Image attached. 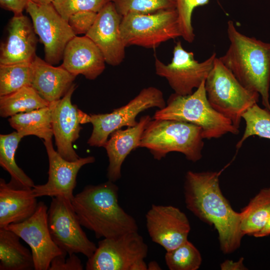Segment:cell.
<instances>
[{
    "mask_svg": "<svg viewBox=\"0 0 270 270\" xmlns=\"http://www.w3.org/2000/svg\"><path fill=\"white\" fill-rule=\"evenodd\" d=\"M201 128L188 122L169 120H152L144 130L138 148L149 150L160 160L170 152L184 154L192 162L200 160L204 143Z\"/></svg>",
    "mask_w": 270,
    "mask_h": 270,
    "instance_id": "5",
    "label": "cell"
},
{
    "mask_svg": "<svg viewBox=\"0 0 270 270\" xmlns=\"http://www.w3.org/2000/svg\"><path fill=\"white\" fill-rule=\"evenodd\" d=\"M224 170L188 171L184 196L186 208L200 220L214 226L222 252L229 254L240 248L244 235L240 212L234 210L220 188L219 178Z\"/></svg>",
    "mask_w": 270,
    "mask_h": 270,
    "instance_id": "1",
    "label": "cell"
},
{
    "mask_svg": "<svg viewBox=\"0 0 270 270\" xmlns=\"http://www.w3.org/2000/svg\"><path fill=\"white\" fill-rule=\"evenodd\" d=\"M61 65L76 76L95 80L105 69L106 61L98 46L85 35L72 38L66 44Z\"/></svg>",
    "mask_w": 270,
    "mask_h": 270,
    "instance_id": "19",
    "label": "cell"
},
{
    "mask_svg": "<svg viewBox=\"0 0 270 270\" xmlns=\"http://www.w3.org/2000/svg\"><path fill=\"white\" fill-rule=\"evenodd\" d=\"M26 10L44 46L45 60L51 64H58L62 59L66 44L76 35L52 3L40 4L28 1Z\"/></svg>",
    "mask_w": 270,
    "mask_h": 270,
    "instance_id": "12",
    "label": "cell"
},
{
    "mask_svg": "<svg viewBox=\"0 0 270 270\" xmlns=\"http://www.w3.org/2000/svg\"><path fill=\"white\" fill-rule=\"evenodd\" d=\"M50 103L44 99L32 86H25L11 94L0 96V115L12 116L48 106Z\"/></svg>",
    "mask_w": 270,
    "mask_h": 270,
    "instance_id": "27",
    "label": "cell"
},
{
    "mask_svg": "<svg viewBox=\"0 0 270 270\" xmlns=\"http://www.w3.org/2000/svg\"><path fill=\"white\" fill-rule=\"evenodd\" d=\"M244 258H240L238 261L226 260L220 265L222 270H246L248 268L244 264Z\"/></svg>",
    "mask_w": 270,
    "mask_h": 270,
    "instance_id": "37",
    "label": "cell"
},
{
    "mask_svg": "<svg viewBox=\"0 0 270 270\" xmlns=\"http://www.w3.org/2000/svg\"><path fill=\"white\" fill-rule=\"evenodd\" d=\"M76 86L74 84L60 99L50 104L53 134L57 152L65 160L75 161L80 158L73 148L80 136L81 124L90 122V114L84 112L72 102Z\"/></svg>",
    "mask_w": 270,
    "mask_h": 270,
    "instance_id": "13",
    "label": "cell"
},
{
    "mask_svg": "<svg viewBox=\"0 0 270 270\" xmlns=\"http://www.w3.org/2000/svg\"><path fill=\"white\" fill-rule=\"evenodd\" d=\"M72 204L82 226L97 238L138 232L135 219L118 203V188L114 182L86 186L74 196Z\"/></svg>",
    "mask_w": 270,
    "mask_h": 270,
    "instance_id": "2",
    "label": "cell"
},
{
    "mask_svg": "<svg viewBox=\"0 0 270 270\" xmlns=\"http://www.w3.org/2000/svg\"><path fill=\"white\" fill-rule=\"evenodd\" d=\"M28 0H0V4L4 8L12 12L14 15L22 14Z\"/></svg>",
    "mask_w": 270,
    "mask_h": 270,
    "instance_id": "36",
    "label": "cell"
},
{
    "mask_svg": "<svg viewBox=\"0 0 270 270\" xmlns=\"http://www.w3.org/2000/svg\"><path fill=\"white\" fill-rule=\"evenodd\" d=\"M205 81L192 94H172L167 104L156 112L153 119L175 120L196 125L202 128L204 138H218L227 133L238 134V129L210 104Z\"/></svg>",
    "mask_w": 270,
    "mask_h": 270,
    "instance_id": "4",
    "label": "cell"
},
{
    "mask_svg": "<svg viewBox=\"0 0 270 270\" xmlns=\"http://www.w3.org/2000/svg\"><path fill=\"white\" fill-rule=\"evenodd\" d=\"M146 227L152 241L169 251L188 240L190 226L186 214L172 206L152 204L146 214Z\"/></svg>",
    "mask_w": 270,
    "mask_h": 270,
    "instance_id": "16",
    "label": "cell"
},
{
    "mask_svg": "<svg viewBox=\"0 0 270 270\" xmlns=\"http://www.w3.org/2000/svg\"><path fill=\"white\" fill-rule=\"evenodd\" d=\"M147 267L148 270H158L162 269L158 263L154 260L150 262L147 265Z\"/></svg>",
    "mask_w": 270,
    "mask_h": 270,
    "instance_id": "39",
    "label": "cell"
},
{
    "mask_svg": "<svg viewBox=\"0 0 270 270\" xmlns=\"http://www.w3.org/2000/svg\"><path fill=\"white\" fill-rule=\"evenodd\" d=\"M67 253L55 257L51 262L48 270H82L83 266L80 260L76 254H70L66 258Z\"/></svg>",
    "mask_w": 270,
    "mask_h": 270,
    "instance_id": "35",
    "label": "cell"
},
{
    "mask_svg": "<svg viewBox=\"0 0 270 270\" xmlns=\"http://www.w3.org/2000/svg\"><path fill=\"white\" fill-rule=\"evenodd\" d=\"M176 10L181 36L187 42H192L195 38L192 18L195 8L207 4L209 0H176Z\"/></svg>",
    "mask_w": 270,
    "mask_h": 270,
    "instance_id": "32",
    "label": "cell"
},
{
    "mask_svg": "<svg viewBox=\"0 0 270 270\" xmlns=\"http://www.w3.org/2000/svg\"><path fill=\"white\" fill-rule=\"evenodd\" d=\"M242 118L246 122V128L236 145L238 149L250 136H257L270 140V110L262 108L256 104L244 114Z\"/></svg>",
    "mask_w": 270,
    "mask_h": 270,
    "instance_id": "29",
    "label": "cell"
},
{
    "mask_svg": "<svg viewBox=\"0 0 270 270\" xmlns=\"http://www.w3.org/2000/svg\"><path fill=\"white\" fill-rule=\"evenodd\" d=\"M111 0H54L52 4L58 14L66 21L72 14L89 11L98 13Z\"/></svg>",
    "mask_w": 270,
    "mask_h": 270,
    "instance_id": "33",
    "label": "cell"
},
{
    "mask_svg": "<svg viewBox=\"0 0 270 270\" xmlns=\"http://www.w3.org/2000/svg\"><path fill=\"white\" fill-rule=\"evenodd\" d=\"M48 212L46 204L43 202H40L31 216L22 222L12 224L6 228L18 234L30 246L35 270H48L55 257L66 252L58 248L51 237L48 226Z\"/></svg>",
    "mask_w": 270,
    "mask_h": 270,
    "instance_id": "14",
    "label": "cell"
},
{
    "mask_svg": "<svg viewBox=\"0 0 270 270\" xmlns=\"http://www.w3.org/2000/svg\"><path fill=\"white\" fill-rule=\"evenodd\" d=\"M166 106L160 90L154 86L144 88L127 104L110 113L90 114L93 129L87 143L92 146L104 147L112 132L124 126H136L138 122L136 117L140 112L154 107L161 109Z\"/></svg>",
    "mask_w": 270,
    "mask_h": 270,
    "instance_id": "9",
    "label": "cell"
},
{
    "mask_svg": "<svg viewBox=\"0 0 270 270\" xmlns=\"http://www.w3.org/2000/svg\"><path fill=\"white\" fill-rule=\"evenodd\" d=\"M20 238L6 228H0V270H34L31 250L24 246Z\"/></svg>",
    "mask_w": 270,
    "mask_h": 270,
    "instance_id": "23",
    "label": "cell"
},
{
    "mask_svg": "<svg viewBox=\"0 0 270 270\" xmlns=\"http://www.w3.org/2000/svg\"><path fill=\"white\" fill-rule=\"evenodd\" d=\"M44 143L49 162L48 180L44 184L35 185L32 188V193L36 198L63 196L72 201L80 170L86 164L94 162L95 158L89 156L69 161L54 150L52 140H44Z\"/></svg>",
    "mask_w": 270,
    "mask_h": 270,
    "instance_id": "15",
    "label": "cell"
},
{
    "mask_svg": "<svg viewBox=\"0 0 270 270\" xmlns=\"http://www.w3.org/2000/svg\"><path fill=\"white\" fill-rule=\"evenodd\" d=\"M54 0H28L37 4H52Z\"/></svg>",
    "mask_w": 270,
    "mask_h": 270,
    "instance_id": "40",
    "label": "cell"
},
{
    "mask_svg": "<svg viewBox=\"0 0 270 270\" xmlns=\"http://www.w3.org/2000/svg\"><path fill=\"white\" fill-rule=\"evenodd\" d=\"M120 28L126 47L137 46L154 48L181 36L176 9L125 15L122 18Z\"/></svg>",
    "mask_w": 270,
    "mask_h": 270,
    "instance_id": "7",
    "label": "cell"
},
{
    "mask_svg": "<svg viewBox=\"0 0 270 270\" xmlns=\"http://www.w3.org/2000/svg\"><path fill=\"white\" fill-rule=\"evenodd\" d=\"M216 58L214 52L205 60L199 62L194 59V53L184 50L178 41L174 48L170 63L166 64L156 57V73L168 80L174 94L189 95L206 80Z\"/></svg>",
    "mask_w": 270,
    "mask_h": 270,
    "instance_id": "11",
    "label": "cell"
},
{
    "mask_svg": "<svg viewBox=\"0 0 270 270\" xmlns=\"http://www.w3.org/2000/svg\"><path fill=\"white\" fill-rule=\"evenodd\" d=\"M152 120L149 115L144 116L136 126L116 130L110 134L104 146L108 158L106 174L108 180L114 182L121 178L124 160L132 150L138 148L142 134Z\"/></svg>",
    "mask_w": 270,
    "mask_h": 270,
    "instance_id": "20",
    "label": "cell"
},
{
    "mask_svg": "<svg viewBox=\"0 0 270 270\" xmlns=\"http://www.w3.org/2000/svg\"><path fill=\"white\" fill-rule=\"evenodd\" d=\"M38 203L32 188L0 180V228L22 222L36 212Z\"/></svg>",
    "mask_w": 270,
    "mask_h": 270,
    "instance_id": "21",
    "label": "cell"
},
{
    "mask_svg": "<svg viewBox=\"0 0 270 270\" xmlns=\"http://www.w3.org/2000/svg\"><path fill=\"white\" fill-rule=\"evenodd\" d=\"M270 235V216L264 227L258 232L254 235L256 238H262Z\"/></svg>",
    "mask_w": 270,
    "mask_h": 270,
    "instance_id": "38",
    "label": "cell"
},
{
    "mask_svg": "<svg viewBox=\"0 0 270 270\" xmlns=\"http://www.w3.org/2000/svg\"><path fill=\"white\" fill-rule=\"evenodd\" d=\"M227 34L230 46L219 59L245 88L258 92L270 110V42L241 33L232 20L228 22Z\"/></svg>",
    "mask_w": 270,
    "mask_h": 270,
    "instance_id": "3",
    "label": "cell"
},
{
    "mask_svg": "<svg viewBox=\"0 0 270 270\" xmlns=\"http://www.w3.org/2000/svg\"><path fill=\"white\" fill-rule=\"evenodd\" d=\"M148 246L138 232L104 238L86 262V270H148Z\"/></svg>",
    "mask_w": 270,
    "mask_h": 270,
    "instance_id": "8",
    "label": "cell"
},
{
    "mask_svg": "<svg viewBox=\"0 0 270 270\" xmlns=\"http://www.w3.org/2000/svg\"><path fill=\"white\" fill-rule=\"evenodd\" d=\"M33 74L32 62L0 64V96L32 86Z\"/></svg>",
    "mask_w": 270,
    "mask_h": 270,
    "instance_id": "28",
    "label": "cell"
},
{
    "mask_svg": "<svg viewBox=\"0 0 270 270\" xmlns=\"http://www.w3.org/2000/svg\"><path fill=\"white\" fill-rule=\"evenodd\" d=\"M122 16L130 14H146L176 9V0H111Z\"/></svg>",
    "mask_w": 270,
    "mask_h": 270,
    "instance_id": "31",
    "label": "cell"
},
{
    "mask_svg": "<svg viewBox=\"0 0 270 270\" xmlns=\"http://www.w3.org/2000/svg\"><path fill=\"white\" fill-rule=\"evenodd\" d=\"M22 138L16 131L0 135V165L10 175L11 182L21 187L32 188L35 186L34 182L15 160V153Z\"/></svg>",
    "mask_w": 270,
    "mask_h": 270,
    "instance_id": "26",
    "label": "cell"
},
{
    "mask_svg": "<svg viewBox=\"0 0 270 270\" xmlns=\"http://www.w3.org/2000/svg\"><path fill=\"white\" fill-rule=\"evenodd\" d=\"M122 16L112 1L97 14L96 18L86 36L102 52L106 62L112 66L120 64L125 57V48L120 32Z\"/></svg>",
    "mask_w": 270,
    "mask_h": 270,
    "instance_id": "17",
    "label": "cell"
},
{
    "mask_svg": "<svg viewBox=\"0 0 270 270\" xmlns=\"http://www.w3.org/2000/svg\"><path fill=\"white\" fill-rule=\"evenodd\" d=\"M48 222L52 240L62 251L68 255L82 254L88 258L93 255L97 246L82 230L71 200L63 196L52 197Z\"/></svg>",
    "mask_w": 270,
    "mask_h": 270,
    "instance_id": "10",
    "label": "cell"
},
{
    "mask_svg": "<svg viewBox=\"0 0 270 270\" xmlns=\"http://www.w3.org/2000/svg\"><path fill=\"white\" fill-rule=\"evenodd\" d=\"M32 86L48 103L59 100L74 84L76 76L62 66H54L36 56Z\"/></svg>",
    "mask_w": 270,
    "mask_h": 270,
    "instance_id": "22",
    "label": "cell"
},
{
    "mask_svg": "<svg viewBox=\"0 0 270 270\" xmlns=\"http://www.w3.org/2000/svg\"><path fill=\"white\" fill-rule=\"evenodd\" d=\"M97 14L89 11L80 12L70 16L68 22L76 36L86 34L93 24Z\"/></svg>",
    "mask_w": 270,
    "mask_h": 270,
    "instance_id": "34",
    "label": "cell"
},
{
    "mask_svg": "<svg viewBox=\"0 0 270 270\" xmlns=\"http://www.w3.org/2000/svg\"><path fill=\"white\" fill-rule=\"evenodd\" d=\"M32 24L22 14L14 15L8 26V36L2 44L0 64L32 62L37 43Z\"/></svg>",
    "mask_w": 270,
    "mask_h": 270,
    "instance_id": "18",
    "label": "cell"
},
{
    "mask_svg": "<svg viewBox=\"0 0 270 270\" xmlns=\"http://www.w3.org/2000/svg\"><path fill=\"white\" fill-rule=\"evenodd\" d=\"M240 212L244 236H254L260 231L270 216V188L260 190Z\"/></svg>",
    "mask_w": 270,
    "mask_h": 270,
    "instance_id": "25",
    "label": "cell"
},
{
    "mask_svg": "<svg viewBox=\"0 0 270 270\" xmlns=\"http://www.w3.org/2000/svg\"><path fill=\"white\" fill-rule=\"evenodd\" d=\"M164 258L170 270H197L202 262L200 251L188 240L174 249L166 252Z\"/></svg>",
    "mask_w": 270,
    "mask_h": 270,
    "instance_id": "30",
    "label": "cell"
},
{
    "mask_svg": "<svg viewBox=\"0 0 270 270\" xmlns=\"http://www.w3.org/2000/svg\"><path fill=\"white\" fill-rule=\"evenodd\" d=\"M8 120L10 126L23 137L32 135L48 140L54 136L49 106L16 114Z\"/></svg>",
    "mask_w": 270,
    "mask_h": 270,
    "instance_id": "24",
    "label": "cell"
},
{
    "mask_svg": "<svg viewBox=\"0 0 270 270\" xmlns=\"http://www.w3.org/2000/svg\"><path fill=\"white\" fill-rule=\"evenodd\" d=\"M204 86L208 100L212 108L238 129L242 115L258 103L260 96L245 88L217 57Z\"/></svg>",
    "mask_w": 270,
    "mask_h": 270,
    "instance_id": "6",
    "label": "cell"
}]
</instances>
